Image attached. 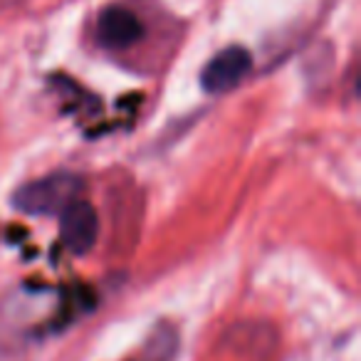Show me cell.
Masks as SVG:
<instances>
[{
    "label": "cell",
    "mask_w": 361,
    "mask_h": 361,
    "mask_svg": "<svg viewBox=\"0 0 361 361\" xmlns=\"http://www.w3.org/2000/svg\"><path fill=\"white\" fill-rule=\"evenodd\" d=\"M82 183L75 173H50L45 178L30 180L20 186L13 196L18 211L30 213V216H60L70 203L80 198Z\"/></svg>",
    "instance_id": "6da1fadb"
},
{
    "label": "cell",
    "mask_w": 361,
    "mask_h": 361,
    "mask_svg": "<svg viewBox=\"0 0 361 361\" xmlns=\"http://www.w3.org/2000/svg\"><path fill=\"white\" fill-rule=\"evenodd\" d=\"M252 70V57L245 47L231 45L221 50L206 67H203L201 85L208 94H223L231 92L250 75Z\"/></svg>",
    "instance_id": "7a4b0ae2"
},
{
    "label": "cell",
    "mask_w": 361,
    "mask_h": 361,
    "mask_svg": "<svg viewBox=\"0 0 361 361\" xmlns=\"http://www.w3.org/2000/svg\"><path fill=\"white\" fill-rule=\"evenodd\" d=\"M97 37L106 50H126L144 37V25L129 8L109 6L97 20Z\"/></svg>",
    "instance_id": "3957f363"
},
{
    "label": "cell",
    "mask_w": 361,
    "mask_h": 361,
    "mask_svg": "<svg viewBox=\"0 0 361 361\" xmlns=\"http://www.w3.org/2000/svg\"><path fill=\"white\" fill-rule=\"evenodd\" d=\"M62 218V240L72 252H87L99 235V216L87 201L77 198L75 203L60 213Z\"/></svg>",
    "instance_id": "277c9868"
}]
</instances>
